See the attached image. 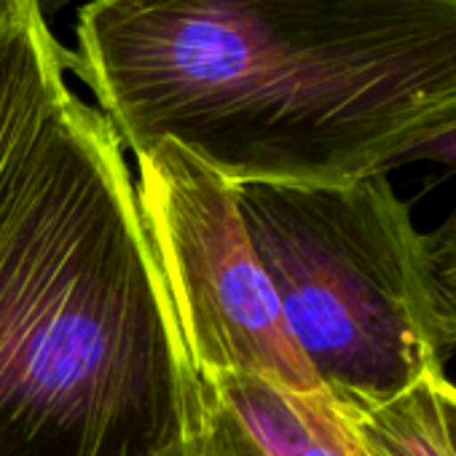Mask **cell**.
Returning <instances> with one entry per match:
<instances>
[{
    "label": "cell",
    "mask_w": 456,
    "mask_h": 456,
    "mask_svg": "<svg viewBox=\"0 0 456 456\" xmlns=\"http://www.w3.org/2000/svg\"><path fill=\"white\" fill-rule=\"evenodd\" d=\"M65 65L132 153L349 183L456 129V0H89Z\"/></svg>",
    "instance_id": "1"
},
{
    "label": "cell",
    "mask_w": 456,
    "mask_h": 456,
    "mask_svg": "<svg viewBox=\"0 0 456 456\" xmlns=\"http://www.w3.org/2000/svg\"><path fill=\"white\" fill-rule=\"evenodd\" d=\"M199 421L121 140L70 92L0 172V456H159Z\"/></svg>",
    "instance_id": "2"
},
{
    "label": "cell",
    "mask_w": 456,
    "mask_h": 456,
    "mask_svg": "<svg viewBox=\"0 0 456 456\" xmlns=\"http://www.w3.org/2000/svg\"><path fill=\"white\" fill-rule=\"evenodd\" d=\"M237 199L285 325L336 405L389 403L443 373L421 232L387 175L248 183Z\"/></svg>",
    "instance_id": "3"
},
{
    "label": "cell",
    "mask_w": 456,
    "mask_h": 456,
    "mask_svg": "<svg viewBox=\"0 0 456 456\" xmlns=\"http://www.w3.org/2000/svg\"><path fill=\"white\" fill-rule=\"evenodd\" d=\"M137 159V204L196 376L322 392L245 225L237 185L172 142Z\"/></svg>",
    "instance_id": "4"
},
{
    "label": "cell",
    "mask_w": 456,
    "mask_h": 456,
    "mask_svg": "<svg viewBox=\"0 0 456 456\" xmlns=\"http://www.w3.org/2000/svg\"><path fill=\"white\" fill-rule=\"evenodd\" d=\"M201 424L217 456H370L325 392L253 376H199Z\"/></svg>",
    "instance_id": "5"
},
{
    "label": "cell",
    "mask_w": 456,
    "mask_h": 456,
    "mask_svg": "<svg viewBox=\"0 0 456 456\" xmlns=\"http://www.w3.org/2000/svg\"><path fill=\"white\" fill-rule=\"evenodd\" d=\"M65 70L41 9L0 36V172L70 94Z\"/></svg>",
    "instance_id": "6"
},
{
    "label": "cell",
    "mask_w": 456,
    "mask_h": 456,
    "mask_svg": "<svg viewBox=\"0 0 456 456\" xmlns=\"http://www.w3.org/2000/svg\"><path fill=\"white\" fill-rule=\"evenodd\" d=\"M443 373L427 376L389 403L338 408L370 456H453L437 397Z\"/></svg>",
    "instance_id": "7"
},
{
    "label": "cell",
    "mask_w": 456,
    "mask_h": 456,
    "mask_svg": "<svg viewBox=\"0 0 456 456\" xmlns=\"http://www.w3.org/2000/svg\"><path fill=\"white\" fill-rule=\"evenodd\" d=\"M419 258L437 341L451 354L456 349V207L419 234Z\"/></svg>",
    "instance_id": "8"
},
{
    "label": "cell",
    "mask_w": 456,
    "mask_h": 456,
    "mask_svg": "<svg viewBox=\"0 0 456 456\" xmlns=\"http://www.w3.org/2000/svg\"><path fill=\"white\" fill-rule=\"evenodd\" d=\"M413 161H432V164H440V167L456 172V129H451L440 137H432L424 145L413 148L403 164H413Z\"/></svg>",
    "instance_id": "9"
},
{
    "label": "cell",
    "mask_w": 456,
    "mask_h": 456,
    "mask_svg": "<svg viewBox=\"0 0 456 456\" xmlns=\"http://www.w3.org/2000/svg\"><path fill=\"white\" fill-rule=\"evenodd\" d=\"M159 456H217V451H215V443H212L209 432H207L204 424L199 421V427H196L191 435H185L180 443L169 445V448L161 451Z\"/></svg>",
    "instance_id": "10"
},
{
    "label": "cell",
    "mask_w": 456,
    "mask_h": 456,
    "mask_svg": "<svg viewBox=\"0 0 456 456\" xmlns=\"http://www.w3.org/2000/svg\"><path fill=\"white\" fill-rule=\"evenodd\" d=\"M437 397H440L445 437H448V445H451V451H453V456H456V384L448 381L445 373L437 379Z\"/></svg>",
    "instance_id": "11"
},
{
    "label": "cell",
    "mask_w": 456,
    "mask_h": 456,
    "mask_svg": "<svg viewBox=\"0 0 456 456\" xmlns=\"http://www.w3.org/2000/svg\"><path fill=\"white\" fill-rule=\"evenodd\" d=\"M38 9V0H0V36L17 28Z\"/></svg>",
    "instance_id": "12"
},
{
    "label": "cell",
    "mask_w": 456,
    "mask_h": 456,
    "mask_svg": "<svg viewBox=\"0 0 456 456\" xmlns=\"http://www.w3.org/2000/svg\"><path fill=\"white\" fill-rule=\"evenodd\" d=\"M68 4H70V0H38V9H41L44 17H52V14H57L60 9H65Z\"/></svg>",
    "instance_id": "13"
}]
</instances>
